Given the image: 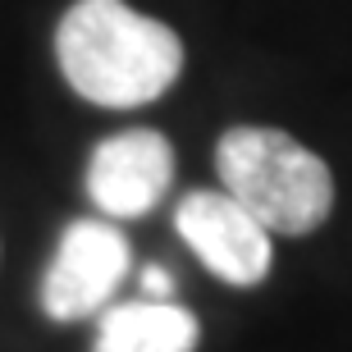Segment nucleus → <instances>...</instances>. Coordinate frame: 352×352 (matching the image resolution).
Returning <instances> with one entry per match:
<instances>
[{"label":"nucleus","instance_id":"39448f33","mask_svg":"<svg viewBox=\"0 0 352 352\" xmlns=\"http://www.w3.org/2000/svg\"><path fill=\"white\" fill-rule=\"evenodd\" d=\"M174 183V146L160 129H119L87 160V197L105 220H142Z\"/></svg>","mask_w":352,"mask_h":352},{"label":"nucleus","instance_id":"f03ea898","mask_svg":"<svg viewBox=\"0 0 352 352\" xmlns=\"http://www.w3.org/2000/svg\"><path fill=\"white\" fill-rule=\"evenodd\" d=\"M224 192L252 210L270 234L307 238L334 210V174L311 146L284 129L238 124L215 146Z\"/></svg>","mask_w":352,"mask_h":352},{"label":"nucleus","instance_id":"7ed1b4c3","mask_svg":"<svg viewBox=\"0 0 352 352\" xmlns=\"http://www.w3.org/2000/svg\"><path fill=\"white\" fill-rule=\"evenodd\" d=\"M133 252L129 238L110 220H74L60 234L46 279H41V311L51 320H87L115 302L119 284L129 279Z\"/></svg>","mask_w":352,"mask_h":352},{"label":"nucleus","instance_id":"f257e3e1","mask_svg":"<svg viewBox=\"0 0 352 352\" xmlns=\"http://www.w3.org/2000/svg\"><path fill=\"white\" fill-rule=\"evenodd\" d=\"M55 60L82 101L138 110L179 82L183 41L129 0H74L55 28Z\"/></svg>","mask_w":352,"mask_h":352},{"label":"nucleus","instance_id":"423d86ee","mask_svg":"<svg viewBox=\"0 0 352 352\" xmlns=\"http://www.w3.org/2000/svg\"><path fill=\"white\" fill-rule=\"evenodd\" d=\"M201 325L179 302H115L101 311L96 348L91 352H197Z\"/></svg>","mask_w":352,"mask_h":352},{"label":"nucleus","instance_id":"0eeeda50","mask_svg":"<svg viewBox=\"0 0 352 352\" xmlns=\"http://www.w3.org/2000/svg\"><path fill=\"white\" fill-rule=\"evenodd\" d=\"M142 288H146V298L170 302V288H174V279L165 274V265H146V270H142Z\"/></svg>","mask_w":352,"mask_h":352},{"label":"nucleus","instance_id":"20e7f679","mask_svg":"<svg viewBox=\"0 0 352 352\" xmlns=\"http://www.w3.org/2000/svg\"><path fill=\"white\" fill-rule=\"evenodd\" d=\"M174 229L192 248V256L206 265L215 279L234 288H252L270 274L274 243L252 210H243L224 188H192L183 192L174 210Z\"/></svg>","mask_w":352,"mask_h":352}]
</instances>
